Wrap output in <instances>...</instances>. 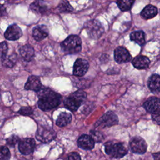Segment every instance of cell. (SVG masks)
I'll list each match as a JSON object with an SVG mask.
<instances>
[{"mask_svg": "<svg viewBox=\"0 0 160 160\" xmlns=\"http://www.w3.org/2000/svg\"><path fill=\"white\" fill-rule=\"evenodd\" d=\"M37 92L39 98L38 105L42 111L51 110L58 106L61 102V95L49 88L42 86Z\"/></svg>", "mask_w": 160, "mask_h": 160, "instance_id": "cell-1", "label": "cell"}, {"mask_svg": "<svg viewBox=\"0 0 160 160\" xmlns=\"http://www.w3.org/2000/svg\"><path fill=\"white\" fill-rule=\"evenodd\" d=\"M87 98L86 92L81 89L77 90L70 94L64 100L65 107L72 111H76L78 108L84 102Z\"/></svg>", "mask_w": 160, "mask_h": 160, "instance_id": "cell-2", "label": "cell"}, {"mask_svg": "<svg viewBox=\"0 0 160 160\" xmlns=\"http://www.w3.org/2000/svg\"><path fill=\"white\" fill-rule=\"evenodd\" d=\"M81 39L77 35H70L61 44L62 51L69 54H78L81 51Z\"/></svg>", "mask_w": 160, "mask_h": 160, "instance_id": "cell-3", "label": "cell"}, {"mask_svg": "<svg viewBox=\"0 0 160 160\" xmlns=\"http://www.w3.org/2000/svg\"><path fill=\"white\" fill-rule=\"evenodd\" d=\"M106 153L114 158H121L128 153L125 145L120 142L108 141L104 144Z\"/></svg>", "mask_w": 160, "mask_h": 160, "instance_id": "cell-4", "label": "cell"}, {"mask_svg": "<svg viewBox=\"0 0 160 160\" xmlns=\"http://www.w3.org/2000/svg\"><path fill=\"white\" fill-rule=\"evenodd\" d=\"M86 29L89 37L93 39H99L104 32V28L102 23L98 19H91L84 24Z\"/></svg>", "mask_w": 160, "mask_h": 160, "instance_id": "cell-5", "label": "cell"}, {"mask_svg": "<svg viewBox=\"0 0 160 160\" xmlns=\"http://www.w3.org/2000/svg\"><path fill=\"white\" fill-rule=\"evenodd\" d=\"M118 123V118L112 111H109L105 113L95 124L96 127L106 128L116 125Z\"/></svg>", "mask_w": 160, "mask_h": 160, "instance_id": "cell-6", "label": "cell"}, {"mask_svg": "<svg viewBox=\"0 0 160 160\" xmlns=\"http://www.w3.org/2000/svg\"><path fill=\"white\" fill-rule=\"evenodd\" d=\"M56 137L55 131L44 126H39L36 133V139L44 143H48L54 139Z\"/></svg>", "mask_w": 160, "mask_h": 160, "instance_id": "cell-7", "label": "cell"}, {"mask_svg": "<svg viewBox=\"0 0 160 160\" xmlns=\"http://www.w3.org/2000/svg\"><path fill=\"white\" fill-rule=\"evenodd\" d=\"M129 147L133 152L142 154L146 151L147 144L142 138L135 136L130 140Z\"/></svg>", "mask_w": 160, "mask_h": 160, "instance_id": "cell-8", "label": "cell"}, {"mask_svg": "<svg viewBox=\"0 0 160 160\" xmlns=\"http://www.w3.org/2000/svg\"><path fill=\"white\" fill-rule=\"evenodd\" d=\"M89 64L88 61L82 58L77 59L73 66V74L75 76H83L88 71Z\"/></svg>", "mask_w": 160, "mask_h": 160, "instance_id": "cell-9", "label": "cell"}, {"mask_svg": "<svg viewBox=\"0 0 160 160\" xmlns=\"http://www.w3.org/2000/svg\"><path fill=\"white\" fill-rule=\"evenodd\" d=\"M114 57L116 62L118 64L128 62L130 61L132 58L128 50L122 46H119L115 49L114 51Z\"/></svg>", "mask_w": 160, "mask_h": 160, "instance_id": "cell-10", "label": "cell"}, {"mask_svg": "<svg viewBox=\"0 0 160 160\" xmlns=\"http://www.w3.org/2000/svg\"><path fill=\"white\" fill-rule=\"evenodd\" d=\"M36 146V142L32 138H25L19 142L18 148L21 154L29 155L31 154Z\"/></svg>", "mask_w": 160, "mask_h": 160, "instance_id": "cell-11", "label": "cell"}, {"mask_svg": "<svg viewBox=\"0 0 160 160\" xmlns=\"http://www.w3.org/2000/svg\"><path fill=\"white\" fill-rule=\"evenodd\" d=\"M22 35V31L20 27L16 24L10 25L4 32V37L9 41L19 39Z\"/></svg>", "mask_w": 160, "mask_h": 160, "instance_id": "cell-12", "label": "cell"}, {"mask_svg": "<svg viewBox=\"0 0 160 160\" xmlns=\"http://www.w3.org/2000/svg\"><path fill=\"white\" fill-rule=\"evenodd\" d=\"M143 107L149 112L152 114L159 112V100L158 98L151 97L143 104Z\"/></svg>", "mask_w": 160, "mask_h": 160, "instance_id": "cell-13", "label": "cell"}, {"mask_svg": "<svg viewBox=\"0 0 160 160\" xmlns=\"http://www.w3.org/2000/svg\"><path fill=\"white\" fill-rule=\"evenodd\" d=\"M42 88V84L40 79L36 76H30L25 85L24 89L26 90H32L36 92L39 91Z\"/></svg>", "mask_w": 160, "mask_h": 160, "instance_id": "cell-14", "label": "cell"}, {"mask_svg": "<svg viewBox=\"0 0 160 160\" xmlns=\"http://www.w3.org/2000/svg\"><path fill=\"white\" fill-rule=\"evenodd\" d=\"M49 34V30L48 27L45 25L41 24L36 26L32 29V36L37 41H40L46 38Z\"/></svg>", "mask_w": 160, "mask_h": 160, "instance_id": "cell-15", "label": "cell"}, {"mask_svg": "<svg viewBox=\"0 0 160 160\" xmlns=\"http://www.w3.org/2000/svg\"><path fill=\"white\" fill-rule=\"evenodd\" d=\"M78 144L81 149L91 150L94 147V141L91 136L82 134L79 138L78 140Z\"/></svg>", "mask_w": 160, "mask_h": 160, "instance_id": "cell-16", "label": "cell"}, {"mask_svg": "<svg viewBox=\"0 0 160 160\" xmlns=\"http://www.w3.org/2000/svg\"><path fill=\"white\" fill-rule=\"evenodd\" d=\"M132 64L136 69H144L149 67L150 64V60L145 56L139 55L132 59Z\"/></svg>", "mask_w": 160, "mask_h": 160, "instance_id": "cell-17", "label": "cell"}, {"mask_svg": "<svg viewBox=\"0 0 160 160\" xmlns=\"http://www.w3.org/2000/svg\"><path fill=\"white\" fill-rule=\"evenodd\" d=\"M30 9L37 14H44L48 10V5L43 0H36L29 6Z\"/></svg>", "mask_w": 160, "mask_h": 160, "instance_id": "cell-18", "label": "cell"}, {"mask_svg": "<svg viewBox=\"0 0 160 160\" xmlns=\"http://www.w3.org/2000/svg\"><path fill=\"white\" fill-rule=\"evenodd\" d=\"M19 53L24 60L31 61L34 56V49L31 45L25 44L20 48Z\"/></svg>", "mask_w": 160, "mask_h": 160, "instance_id": "cell-19", "label": "cell"}, {"mask_svg": "<svg viewBox=\"0 0 160 160\" xmlns=\"http://www.w3.org/2000/svg\"><path fill=\"white\" fill-rule=\"evenodd\" d=\"M148 86L153 93H159L160 89V76L158 74H152L148 79Z\"/></svg>", "mask_w": 160, "mask_h": 160, "instance_id": "cell-20", "label": "cell"}, {"mask_svg": "<svg viewBox=\"0 0 160 160\" xmlns=\"http://www.w3.org/2000/svg\"><path fill=\"white\" fill-rule=\"evenodd\" d=\"M158 14V9L152 4L147 5L141 11V16L144 19H149Z\"/></svg>", "mask_w": 160, "mask_h": 160, "instance_id": "cell-21", "label": "cell"}, {"mask_svg": "<svg viewBox=\"0 0 160 160\" xmlns=\"http://www.w3.org/2000/svg\"><path fill=\"white\" fill-rule=\"evenodd\" d=\"M72 119V115L66 112H62L59 114L56 121V124L59 127H64L70 123Z\"/></svg>", "mask_w": 160, "mask_h": 160, "instance_id": "cell-22", "label": "cell"}, {"mask_svg": "<svg viewBox=\"0 0 160 160\" xmlns=\"http://www.w3.org/2000/svg\"><path fill=\"white\" fill-rule=\"evenodd\" d=\"M130 39L139 46L145 43V34L142 31H136L130 34Z\"/></svg>", "mask_w": 160, "mask_h": 160, "instance_id": "cell-23", "label": "cell"}, {"mask_svg": "<svg viewBox=\"0 0 160 160\" xmlns=\"http://www.w3.org/2000/svg\"><path fill=\"white\" fill-rule=\"evenodd\" d=\"M2 64L4 67L11 68H12L17 61V55L16 54H12L10 55H6L5 57L1 59Z\"/></svg>", "mask_w": 160, "mask_h": 160, "instance_id": "cell-24", "label": "cell"}, {"mask_svg": "<svg viewBox=\"0 0 160 160\" xmlns=\"http://www.w3.org/2000/svg\"><path fill=\"white\" fill-rule=\"evenodd\" d=\"M134 0H117V5L122 11H129L133 4Z\"/></svg>", "mask_w": 160, "mask_h": 160, "instance_id": "cell-25", "label": "cell"}, {"mask_svg": "<svg viewBox=\"0 0 160 160\" xmlns=\"http://www.w3.org/2000/svg\"><path fill=\"white\" fill-rule=\"evenodd\" d=\"M58 9L61 12H71L73 11V8L68 0H61L58 6Z\"/></svg>", "mask_w": 160, "mask_h": 160, "instance_id": "cell-26", "label": "cell"}, {"mask_svg": "<svg viewBox=\"0 0 160 160\" xmlns=\"http://www.w3.org/2000/svg\"><path fill=\"white\" fill-rule=\"evenodd\" d=\"M11 153L6 146H0V160H9Z\"/></svg>", "mask_w": 160, "mask_h": 160, "instance_id": "cell-27", "label": "cell"}, {"mask_svg": "<svg viewBox=\"0 0 160 160\" xmlns=\"http://www.w3.org/2000/svg\"><path fill=\"white\" fill-rule=\"evenodd\" d=\"M19 142V138L16 135H12L6 139V144L10 147H14Z\"/></svg>", "mask_w": 160, "mask_h": 160, "instance_id": "cell-28", "label": "cell"}, {"mask_svg": "<svg viewBox=\"0 0 160 160\" xmlns=\"http://www.w3.org/2000/svg\"><path fill=\"white\" fill-rule=\"evenodd\" d=\"M8 47L6 42L3 41L0 42V58L2 59L7 55Z\"/></svg>", "mask_w": 160, "mask_h": 160, "instance_id": "cell-29", "label": "cell"}, {"mask_svg": "<svg viewBox=\"0 0 160 160\" xmlns=\"http://www.w3.org/2000/svg\"><path fill=\"white\" fill-rule=\"evenodd\" d=\"M32 109L31 107H22L18 111V113L23 116H30L32 114Z\"/></svg>", "mask_w": 160, "mask_h": 160, "instance_id": "cell-30", "label": "cell"}, {"mask_svg": "<svg viewBox=\"0 0 160 160\" xmlns=\"http://www.w3.org/2000/svg\"><path fill=\"white\" fill-rule=\"evenodd\" d=\"M91 138L93 139L94 141L95 142H99L101 141L103 139L102 135L98 131H92L91 132Z\"/></svg>", "mask_w": 160, "mask_h": 160, "instance_id": "cell-31", "label": "cell"}, {"mask_svg": "<svg viewBox=\"0 0 160 160\" xmlns=\"http://www.w3.org/2000/svg\"><path fill=\"white\" fill-rule=\"evenodd\" d=\"M64 160H81L79 154L76 152H72L68 154Z\"/></svg>", "mask_w": 160, "mask_h": 160, "instance_id": "cell-32", "label": "cell"}, {"mask_svg": "<svg viewBox=\"0 0 160 160\" xmlns=\"http://www.w3.org/2000/svg\"><path fill=\"white\" fill-rule=\"evenodd\" d=\"M152 120L158 125L160 124V118H159V112L152 114Z\"/></svg>", "mask_w": 160, "mask_h": 160, "instance_id": "cell-33", "label": "cell"}, {"mask_svg": "<svg viewBox=\"0 0 160 160\" xmlns=\"http://www.w3.org/2000/svg\"><path fill=\"white\" fill-rule=\"evenodd\" d=\"M6 14V8L0 4V17L5 16Z\"/></svg>", "mask_w": 160, "mask_h": 160, "instance_id": "cell-34", "label": "cell"}, {"mask_svg": "<svg viewBox=\"0 0 160 160\" xmlns=\"http://www.w3.org/2000/svg\"><path fill=\"white\" fill-rule=\"evenodd\" d=\"M157 160H159V159H157Z\"/></svg>", "mask_w": 160, "mask_h": 160, "instance_id": "cell-35", "label": "cell"}]
</instances>
